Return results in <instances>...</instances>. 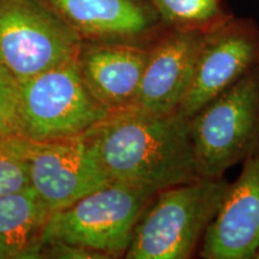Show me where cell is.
Masks as SVG:
<instances>
[{"instance_id":"6da1fadb","label":"cell","mask_w":259,"mask_h":259,"mask_svg":"<svg viewBox=\"0 0 259 259\" xmlns=\"http://www.w3.org/2000/svg\"><path fill=\"white\" fill-rule=\"evenodd\" d=\"M85 135L111 180L160 191L200 178L190 119L178 111L160 115L128 107L111 112Z\"/></svg>"},{"instance_id":"7a4b0ae2","label":"cell","mask_w":259,"mask_h":259,"mask_svg":"<svg viewBox=\"0 0 259 259\" xmlns=\"http://www.w3.org/2000/svg\"><path fill=\"white\" fill-rule=\"evenodd\" d=\"M228 184L197 178L157 191L136 223L125 257L186 259L193 254L221 205Z\"/></svg>"},{"instance_id":"3957f363","label":"cell","mask_w":259,"mask_h":259,"mask_svg":"<svg viewBox=\"0 0 259 259\" xmlns=\"http://www.w3.org/2000/svg\"><path fill=\"white\" fill-rule=\"evenodd\" d=\"M156 192L148 186L111 180L72 205L52 213L42 247L61 242L106 257L125 254L136 223Z\"/></svg>"},{"instance_id":"277c9868","label":"cell","mask_w":259,"mask_h":259,"mask_svg":"<svg viewBox=\"0 0 259 259\" xmlns=\"http://www.w3.org/2000/svg\"><path fill=\"white\" fill-rule=\"evenodd\" d=\"M200 178L223 173L259 148V65L190 118Z\"/></svg>"},{"instance_id":"5b68a950","label":"cell","mask_w":259,"mask_h":259,"mask_svg":"<svg viewBox=\"0 0 259 259\" xmlns=\"http://www.w3.org/2000/svg\"><path fill=\"white\" fill-rule=\"evenodd\" d=\"M80 34L46 0H0V65L18 80L77 61Z\"/></svg>"},{"instance_id":"8992f818","label":"cell","mask_w":259,"mask_h":259,"mask_svg":"<svg viewBox=\"0 0 259 259\" xmlns=\"http://www.w3.org/2000/svg\"><path fill=\"white\" fill-rule=\"evenodd\" d=\"M18 82L22 136L30 141L79 137L111 113L89 92L78 60Z\"/></svg>"},{"instance_id":"52a82bcc","label":"cell","mask_w":259,"mask_h":259,"mask_svg":"<svg viewBox=\"0 0 259 259\" xmlns=\"http://www.w3.org/2000/svg\"><path fill=\"white\" fill-rule=\"evenodd\" d=\"M28 161L30 186L52 212L111 181L87 135L53 142L29 139Z\"/></svg>"},{"instance_id":"ba28073f","label":"cell","mask_w":259,"mask_h":259,"mask_svg":"<svg viewBox=\"0 0 259 259\" xmlns=\"http://www.w3.org/2000/svg\"><path fill=\"white\" fill-rule=\"evenodd\" d=\"M259 65V34L240 21L220 22L206 31L190 87L178 112L196 114Z\"/></svg>"},{"instance_id":"9c48e42d","label":"cell","mask_w":259,"mask_h":259,"mask_svg":"<svg viewBox=\"0 0 259 259\" xmlns=\"http://www.w3.org/2000/svg\"><path fill=\"white\" fill-rule=\"evenodd\" d=\"M259 250V148L244 161L203 236L206 259L254 258Z\"/></svg>"},{"instance_id":"30bf717a","label":"cell","mask_w":259,"mask_h":259,"mask_svg":"<svg viewBox=\"0 0 259 259\" xmlns=\"http://www.w3.org/2000/svg\"><path fill=\"white\" fill-rule=\"evenodd\" d=\"M206 31L208 29L174 28L149 51L132 107L160 115L178 111L190 87Z\"/></svg>"},{"instance_id":"8fae6325","label":"cell","mask_w":259,"mask_h":259,"mask_svg":"<svg viewBox=\"0 0 259 259\" xmlns=\"http://www.w3.org/2000/svg\"><path fill=\"white\" fill-rule=\"evenodd\" d=\"M149 51L130 45H96L80 51L78 65L92 95L109 112L134 106Z\"/></svg>"},{"instance_id":"7c38bea8","label":"cell","mask_w":259,"mask_h":259,"mask_svg":"<svg viewBox=\"0 0 259 259\" xmlns=\"http://www.w3.org/2000/svg\"><path fill=\"white\" fill-rule=\"evenodd\" d=\"M80 35L126 38L144 34L153 19L139 0H46Z\"/></svg>"},{"instance_id":"4fadbf2b","label":"cell","mask_w":259,"mask_h":259,"mask_svg":"<svg viewBox=\"0 0 259 259\" xmlns=\"http://www.w3.org/2000/svg\"><path fill=\"white\" fill-rule=\"evenodd\" d=\"M31 186L0 196V259L36 258L52 215Z\"/></svg>"},{"instance_id":"5bb4252c","label":"cell","mask_w":259,"mask_h":259,"mask_svg":"<svg viewBox=\"0 0 259 259\" xmlns=\"http://www.w3.org/2000/svg\"><path fill=\"white\" fill-rule=\"evenodd\" d=\"M161 17L181 29H209L222 22L220 0H153Z\"/></svg>"},{"instance_id":"9a60e30c","label":"cell","mask_w":259,"mask_h":259,"mask_svg":"<svg viewBox=\"0 0 259 259\" xmlns=\"http://www.w3.org/2000/svg\"><path fill=\"white\" fill-rule=\"evenodd\" d=\"M28 148L21 136L0 138V196L30 186Z\"/></svg>"},{"instance_id":"2e32d148","label":"cell","mask_w":259,"mask_h":259,"mask_svg":"<svg viewBox=\"0 0 259 259\" xmlns=\"http://www.w3.org/2000/svg\"><path fill=\"white\" fill-rule=\"evenodd\" d=\"M22 136L19 82L0 65V138Z\"/></svg>"},{"instance_id":"e0dca14e","label":"cell","mask_w":259,"mask_h":259,"mask_svg":"<svg viewBox=\"0 0 259 259\" xmlns=\"http://www.w3.org/2000/svg\"><path fill=\"white\" fill-rule=\"evenodd\" d=\"M254 258H258V259H259V250H258V252H257V253H255V255H254Z\"/></svg>"}]
</instances>
